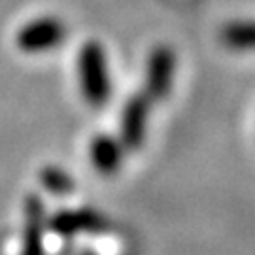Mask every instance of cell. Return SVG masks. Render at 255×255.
<instances>
[{
    "mask_svg": "<svg viewBox=\"0 0 255 255\" xmlns=\"http://www.w3.org/2000/svg\"><path fill=\"white\" fill-rule=\"evenodd\" d=\"M76 66L83 101L91 108H104L112 99V74L106 47L99 40L83 42Z\"/></svg>",
    "mask_w": 255,
    "mask_h": 255,
    "instance_id": "cell-1",
    "label": "cell"
},
{
    "mask_svg": "<svg viewBox=\"0 0 255 255\" xmlns=\"http://www.w3.org/2000/svg\"><path fill=\"white\" fill-rule=\"evenodd\" d=\"M66 40V25L53 15L30 19L15 34V46L27 55H42L61 47Z\"/></svg>",
    "mask_w": 255,
    "mask_h": 255,
    "instance_id": "cell-2",
    "label": "cell"
},
{
    "mask_svg": "<svg viewBox=\"0 0 255 255\" xmlns=\"http://www.w3.org/2000/svg\"><path fill=\"white\" fill-rule=\"evenodd\" d=\"M176 74V53L170 46H155L146 59L144 68V95L153 102H163L168 99L174 85Z\"/></svg>",
    "mask_w": 255,
    "mask_h": 255,
    "instance_id": "cell-3",
    "label": "cell"
},
{
    "mask_svg": "<svg viewBox=\"0 0 255 255\" xmlns=\"http://www.w3.org/2000/svg\"><path fill=\"white\" fill-rule=\"evenodd\" d=\"M149 110H151V101L144 93L130 95L121 110L119 140L128 151H136L144 146L147 123H149Z\"/></svg>",
    "mask_w": 255,
    "mask_h": 255,
    "instance_id": "cell-4",
    "label": "cell"
},
{
    "mask_svg": "<svg viewBox=\"0 0 255 255\" xmlns=\"http://www.w3.org/2000/svg\"><path fill=\"white\" fill-rule=\"evenodd\" d=\"M47 227L59 237L72 238L82 233H101L106 227V218L91 208L61 210L51 216Z\"/></svg>",
    "mask_w": 255,
    "mask_h": 255,
    "instance_id": "cell-5",
    "label": "cell"
},
{
    "mask_svg": "<svg viewBox=\"0 0 255 255\" xmlns=\"http://www.w3.org/2000/svg\"><path fill=\"white\" fill-rule=\"evenodd\" d=\"M44 233H46L44 204H42L38 195H28L25 199V223H23L21 255H46Z\"/></svg>",
    "mask_w": 255,
    "mask_h": 255,
    "instance_id": "cell-6",
    "label": "cell"
},
{
    "mask_svg": "<svg viewBox=\"0 0 255 255\" xmlns=\"http://www.w3.org/2000/svg\"><path fill=\"white\" fill-rule=\"evenodd\" d=\"M125 147L121 140L106 132H99L89 142V159L93 168L101 176H114L123 164Z\"/></svg>",
    "mask_w": 255,
    "mask_h": 255,
    "instance_id": "cell-7",
    "label": "cell"
},
{
    "mask_svg": "<svg viewBox=\"0 0 255 255\" xmlns=\"http://www.w3.org/2000/svg\"><path fill=\"white\" fill-rule=\"evenodd\" d=\"M219 40L233 51H255V19L229 21L221 28Z\"/></svg>",
    "mask_w": 255,
    "mask_h": 255,
    "instance_id": "cell-8",
    "label": "cell"
},
{
    "mask_svg": "<svg viewBox=\"0 0 255 255\" xmlns=\"http://www.w3.org/2000/svg\"><path fill=\"white\" fill-rule=\"evenodd\" d=\"M38 180L42 183V187L46 189L47 193L51 195H59V197H64V195H70L76 187V182L70 174L66 172L61 166H55V164H47L44 166L40 174H38Z\"/></svg>",
    "mask_w": 255,
    "mask_h": 255,
    "instance_id": "cell-9",
    "label": "cell"
},
{
    "mask_svg": "<svg viewBox=\"0 0 255 255\" xmlns=\"http://www.w3.org/2000/svg\"><path fill=\"white\" fill-rule=\"evenodd\" d=\"M80 255H97L95 252H89V250H85V252H82Z\"/></svg>",
    "mask_w": 255,
    "mask_h": 255,
    "instance_id": "cell-10",
    "label": "cell"
}]
</instances>
